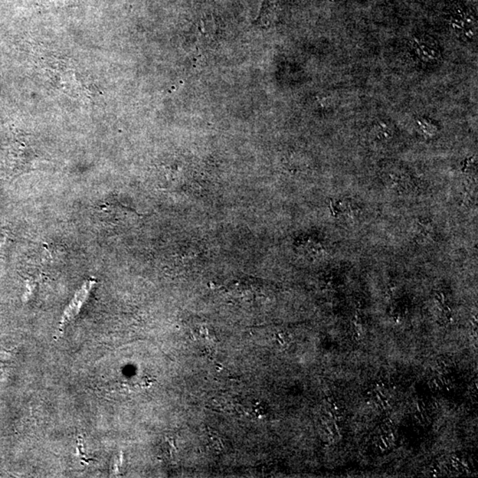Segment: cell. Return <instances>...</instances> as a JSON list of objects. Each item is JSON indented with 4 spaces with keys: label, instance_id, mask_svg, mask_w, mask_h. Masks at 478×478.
<instances>
[{
    "label": "cell",
    "instance_id": "cell-1",
    "mask_svg": "<svg viewBox=\"0 0 478 478\" xmlns=\"http://www.w3.org/2000/svg\"><path fill=\"white\" fill-rule=\"evenodd\" d=\"M411 49L418 60L425 64H435L441 59L440 45L436 39L421 36L412 39Z\"/></svg>",
    "mask_w": 478,
    "mask_h": 478
},
{
    "label": "cell",
    "instance_id": "cell-2",
    "mask_svg": "<svg viewBox=\"0 0 478 478\" xmlns=\"http://www.w3.org/2000/svg\"><path fill=\"white\" fill-rule=\"evenodd\" d=\"M96 283V280H88L85 282L84 286L81 287V289L78 290L77 293H75L74 299L72 300L70 305L65 309L63 316L61 317L60 330H63L64 327L66 326V324L70 323L75 316H78V314L80 313L82 307H83L85 302H86L91 291L93 290V288Z\"/></svg>",
    "mask_w": 478,
    "mask_h": 478
},
{
    "label": "cell",
    "instance_id": "cell-3",
    "mask_svg": "<svg viewBox=\"0 0 478 478\" xmlns=\"http://www.w3.org/2000/svg\"><path fill=\"white\" fill-rule=\"evenodd\" d=\"M277 17V2L276 0H263L261 6L260 14H259L254 25L261 28L270 27Z\"/></svg>",
    "mask_w": 478,
    "mask_h": 478
}]
</instances>
